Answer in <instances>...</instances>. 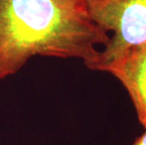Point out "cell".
Wrapping results in <instances>:
<instances>
[{"label":"cell","instance_id":"cell-1","mask_svg":"<svg viewBox=\"0 0 146 145\" xmlns=\"http://www.w3.org/2000/svg\"><path fill=\"white\" fill-rule=\"evenodd\" d=\"M108 41L85 0H0V80L36 56L76 58L91 70Z\"/></svg>","mask_w":146,"mask_h":145},{"label":"cell","instance_id":"cell-2","mask_svg":"<svg viewBox=\"0 0 146 145\" xmlns=\"http://www.w3.org/2000/svg\"><path fill=\"white\" fill-rule=\"evenodd\" d=\"M92 20L110 35L92 71L105 67L130 48L146 44V0H85Z\"/></svg>","mask_w":146,"mask_h":145},{"label":"cell","instance_id":"cell-3","mask_svg":"<svg viewBox=\"0 0 146 145\" xmlns=\"http://www.w3.org/2000/svg\"><path fill=\"white\" fill-rule=\"evenodd\" d=\"M125 89L138 120L146 130V44L130 48L105 67Z\"/></svg>","mask_w":146,"mask_h":145},{"label":"cell","instance_id":"cell-4","mask_svg":"<svg viewBox=\"0 0 146 145\" xmlns=\"http://www.w3.org/2000/svg\"><path fill=\"white\" fill-rule=\"evenodd\" d=\"M132 145H146V130L142 133L138 138H136V140L133 142Z\"/></svg>","mask_w":146,"mask_h":145}]
</instances>
